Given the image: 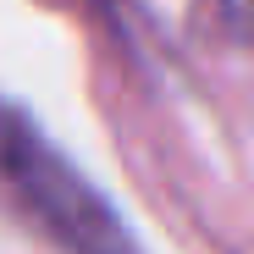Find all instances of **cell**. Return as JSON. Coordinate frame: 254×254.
Wrapping results in <instances>:
<instances>
[{"mask_svg": "<svg viewBox=\"0 0 254 254\" xmlns=\"http://www.w3.org/2000/svg\"><path fill=\"white\" fill-rule=\"evenodd\" d=\"M0 183L66 254H144L122 216L39 138V127L0 105Z\"/></svg>", "mask_w": 254, "mask_h": 254, "instance_id": "obj_1", "label": "cell"}, {"mask_svg": "<svg viewBox=\"0 0 254 254\" xmlns=\"http://www.w3.org/2000/svg\"><path fill=\"white\" fill-rule=\"evenodd\" d=\"M193 33L216 39V45L254 50V0H199L193 6Z\"/></svg>", "mask_w": 254, "mask_h": 254, "instance_id": "obj_2", "label": "cell"}]
</instances>
